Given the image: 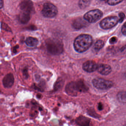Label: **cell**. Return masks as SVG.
<instances>
[{
	"mask_svg": "<svg viewBox=\"0 0 126 126\" xmlns=\"http://www.w3.org/2000/svg\"><path fill=\"white\" fill-rule=\"evenodd\" d=\"M93 37L88 34H82L78 36L74 42V47L77 52L82 53L88 50L93 43Z\"/></svg>",
	"mask_w": 126,
	"mask_h": 126,
	"instance_id": "6da1fadb",
	"label": "cell"
},
{
	"mask_svg": "<svg viewBox=\"0 0 126 126\" xmlns=\"http://www.w3.org/2000/svg\"><path fill=\"white\" fill-rule=\"evenodd\" d=\"M88 90L87 86L84 82L79 80L68 84L65 88L66 93L70 95L76 96L79 93L85 92Z\"/></svg>",
	"mask_w": 126,
	"mask_h": 126,
	"instance_id": "7a4b0ae2",
	"label": "cell"
},
{
	"mask_svg": "<svg viewBox=\"0 0 126 126\" xmlns=\"http://www.w3.org/2000/svg\"><path fill=\"white\" fill-rule=\"evenodd\" d=\"M46 46L48 51L51 54H60L63 51L62 44L57 40H47L46 42Z\"/></svg>",
	"mask_w": 126,
	"mask_h": 126,
	"instance_id": "3957f363",
	"label": "cell"
},
{
	"mask_svg": "<svg viewBox=\"0 0 126 126\" xmlns=\"http://www.w3.org/2000/svg\"><path fill=\"white\" fill-rule=\"evenodd\" d=\"M103 12L99 9L89 11L84 16V19L89 23H95L98 22L103 16Z\"/></svg>",
	"mask_w": 126,
	"mask_h": 126,
	"instance_id": "277c9868",
	"label": "cell"
},
{
	"mask_svg": "<svg viewBox=\"0 0 126 126\" xmlns=\"http://www.w3.org/2000/svg\"><path fill=\"white\" fill-rule=\"evenodd\" d=\"M42 13L45 17L53 18L57 14L58 9L52 3H46L43 6Z\"/></svg>",
	"mask_w": 126,
	"mask_h": 126,
	"instance_id": "5b68a950",
	"label": "cell"
},
{
	"mask_svg": "<svg viewBox=\"0 0 126 126\" xmlns=\"http://www.w3.org/2000/svg\"><path fill=\"white\" fill-rule=\"evenodd\" d=\"M119 22V18L116 16H110L105 17L101 21L99 26L105 30L110 29L115 26Z\"/></svg>",
	"mask_w": 126,
	"mask_h": 126,
	"instance_id": "8992f818",
	"label": "cell"
},
{
	"mask_svg": "<svg viewBox=\"0 0 126 126\" xmlns=\"http://www.w3.org/2000/svg\"><path fill=\"white\" fill-rule=\"evenodd\" d=\"M92 83L95 87L101 90H108L113 85V84L111 81L99 78L93 79Z\"/></svg>",
	"mask_w": 126,
	"mask_h": 126,
	"instance_id": "52a82bcc",
	"label": "cell"
},
{
	"mask_svg": "<svg viewBox=\"0 0 126 126\" xmlns=\"http://www.w3.org/2000/svg\"><path fill=\"white\" fill-rule=\"evenodd\" d=\"M22 11L31 14L33 9V5L31 0H22L20 4Z\"/></svg>",
	"mask_w": 126,
	"mask_h": 126,
	"instance_id": "ba28073f",
	"label": "cell"
},
{
	"mask_svg": "<svg viewBox=\"0 0 126 126\" xmlns=\"http://www.w3.org/2000/svg\"><path fill=\"white\" fill-rule=\"evenodd\" d=\"M98 64L94 61H87L83 63L82 69L88 73H92L97 70Z\"/></svg>",
	"mask_w": 126,
	"mask_h": 126,
	"instance_id": "9c48e42d",
	"label": "cell"
},
{
	"mask_svg": "<svg viewBox=\"0 0 126 126\" xmlns=\"http://www.w3.org/2000/svg\"><path fill=\"white\" fill-rule=\"evenodd\" d=\"M15 78L11 73L6 74L3 79V84L6 88H10L12 87L14 83Z\"/></svg>",
	"mask_w": 126,
	"mask_h": 126,
	"instance_id": "30bf717a",
	"label": "cell"
},
{
	"mask_svg": "<svg viewBox=\"0 0 126 126\" xmlns=\"http://www.w3.org/2000/svg\"><path fill=\"white\" fill-rule=\"evenodd\" d=\"M97 70L98 72L102 75H108L110 73L112 69L109 65L105 64H100L98 65Z\"/></svg>",
	"mask_w": 126,
	"mask_h": 126,
	"instance_id": "8fae6325",
	"label": "cell"
},
{
	"mask_svg": "<svg viewBox=\"0 0 126 126\" xmlns=\"http://www.w3.org/2000/svg\"><path fill=\"white\" fill-rule=\"evenodd\" d=\"M86 21V20H84L81 18L76 19L72 24L73 27L77 30H79L84 28L87 25Z\"/></svg>",
	"mask_w": 126,
	"mask_h": 126,
	"instance_id": "7c38bea8",
	"label": "cell"
},
{
	"mask_svg": "<svg viewBox=\"0 0 126 126\" xmlns=\"http://www.w3.org/2000/svg\"><path fill=\"white\" fill-rule=\"evenodd\" d=\"M31 19V14L22 11L18 17L19 21L22 24L28 23Z\"/></svg>",
	"mask_w": 126,
	"mask_h": 126,
	"instance_id": "4fadbf2b",
	"label": "cell"
},
{
	"mask_svg": "<svg viewBox=\"0 0 126 126\" xmlns=\"http://www.w3.org/2000/svg\"><path fill=\"white\" fill-rule=\"evenodd\" d=\"M25 42L28 46L34 47L38 45V40L36 38L34 37H29L26 39Z\"/></svg>",
	"mask_w": 126,
	"mask_h": 126,
	"instance_id": "5bb4252c",
	"label": "cell"
},
{
	"mask_svg": "<svg viewBox=\"0 0 126 126\" xmlns=\"http://www.w3.org/2000/svg\"><path fill=\"white\" fill-rule=\"evenodd\" d=\"M90 121V120L88 118L83 116L79 117L76 120L77 124L80 125H88Z\"/></svg>",
	"mask_w": 126,
	"mask_h": 126,
	"instance_id": "9a60e30c",
	"label": "cell"
},
{
	"mask_svg": "<svg viewBox=\"0 0 126 126\" xmlns=\"http://www.w3.org/2000/svg\"><path fill=\"white\" fill-rule=\"evenodd\" d=\"M92 1V0H79V6L81 9H85L89 6Z\"/></svg>",
	"mask_w": 126,
	"mask_h": 126,
	"instance_id": "2e32d148",
	"label": "cell"
},
{
	"mask_svg": "<svg viewBox=\"0 0 126 126\" xmlns=\"http://www.w3.org/2000/svg\"><path fill=\"white\" fill-rule=\"evenodd\" d=\"M104 43L102 40H98L95 43L94 46L93 48L94 50L98 52L104 47Z\"/></svg>",
	"mask_w": 126,
	"mask_h": 126,
	"instance_id": "e0dca14e",
	"label": "cell"
},
{
	"mask_svg": "<svg viewBox=\"0 0 126 126\" xmlns=\"http://www.w3.org/2000/svg\"><path fill=\"white\" fill-rule=\"evenodd\" d=\"M118 100L122 103L126 102V93L125 91L119 92L117 95Z\"/></svg>",
	"mask_w": 126,
	"mask_h": 126,
	"instance_id": "ac0fdd59",
	"label": "cell"
},
{
	"mask_svg": "<svg viewBox=\"0 0 126 126\" xmlns=\"http://www.w3.org/2000/svg\"><path fill=\"white\" fill-rule=\"evenodd\" d=\"M123 0H107L108 5L110 6H114L122 2Z\"/></svg>",
	"mask_w": 126,
	"mask_h": 126,
	"instance_id": "d6986e66",
	"label": "cell"
},
{
	"mask_svg": "<svg viewBox=\"0 0 126 126\" xmlns=\"http://www.w3.org/2000/svg\"><path fill=\"white\" fill-rule=\"evenodd\" d=\"M119 22H122L124 19L125 17V15L123 12H120L119 14Z\"/></svg>",
	"mask_w": 126,
	"mask_h": 126,
	"instance_id": "ffe728a7",
	"label": "cell"
},
{
	"mask_svg": "<svg viewBox=\"0 0 126 126\" xmlns=\"http://www.w3.org/2000/svg\"><path fill=\"white\" fill-rule=\"evenodd\" d=\"M23 76L26 79H27L29 77V74L28 72V69L26 68L23 69Z\"/></svg>",
	"mask_w": 126,
	"mask_h": 126,
	"instance_id": "44dd1931",
	"label": "cell"
},
{
	"mask_svg": "<svg viewBox=\"0 0 126 126\" xmlns=\"http://www.w3.org/2000/svg\"><path fill=\"white\" fill-rule=\"evenodd\" d=\"M118 39L116 37H113L110 40L109 42L110 44H114L117 42Z\"/></svg>",
	"mask_w": 126,
	"mask_h": 126,
	"instance_id": "7402d4cb",
	"label": "cell"
},
{
	"mask_svg": "<svg viewBox=\"0 0 126 126\" xmlns=\"http://www.w3.org/2000/svg\"><path fill=\"white\" fill-rule=\"evenodd\" d=\"M121 32L122 34L124 36H126V23H125L122 26L121 29Z\"/></svg>",
	"mask_w": 126,
	"mask_h": 126,
	"instance_id": "603a6c76",
	"label": "cell"
},
{
	"mask_svg": "<svg viewBox=\"0 0 126 126\" xmlns=\"http://www.w3.org/2000/svg\"><path fill=\"white\" fill-rule=\"evenodd\" d=\"M3 0H0V9H1L3 7Z\"/></svg>",
	"mask_w": 126,
	"mask_h": 126,
	"instance_id": "cb8c5ba5",
	"label": "cell"
},
{
	"mask_svg": "<svg viewBox=\"0 0 126 126\" xmlns=\"http://www.w3.org/2000/svg\"><path fill=\"white\" fill-rule=\"evenodd\" d=\"M98 108L99 110H102V105L101 103H99V104L98 106Z\"/></svg>",
	"mask_w": 126,
	"mask_h": 126,
	"instance_id": "d4e9b609",
	"label": "cell"
},
{
	"mask_svg": "<svg viewBox=\"0 0 126 126\" xmlns=\"http://www.w3.org/2000/svg\"><path fill=\"white\" fill-rule=\"evenodd\" d=\"M18 47H17V46H15V47L14 48H13V52L14 53H16V52H17V50L16 49H17V48H18Z\"/></svg>",
	"mask_w": 126,
	"mask_h": 126,
	"instance_id": "484cf974",
	"label": "cell"
},
{
	"mask_svg": "<svg viewBox=\"0 0 126 126\" xmlns=\"http://www.w3.org/2000/svg\"></svg>",
	"mask_w": 126,
	"mask_h": 126,
	"instance_id": "4316f807",
	"label": "cell"
},
{
	"mask_svg": "<svg viewBox=\"0 0 126 126\" xmlns=\"http://www.w3.org/2000/svg\"></svg>",
	"mask_w": 126,
	"mask_h": 126,
	"instance_id": "83f0119b",
	"label": "cell"
}]
</instances>
